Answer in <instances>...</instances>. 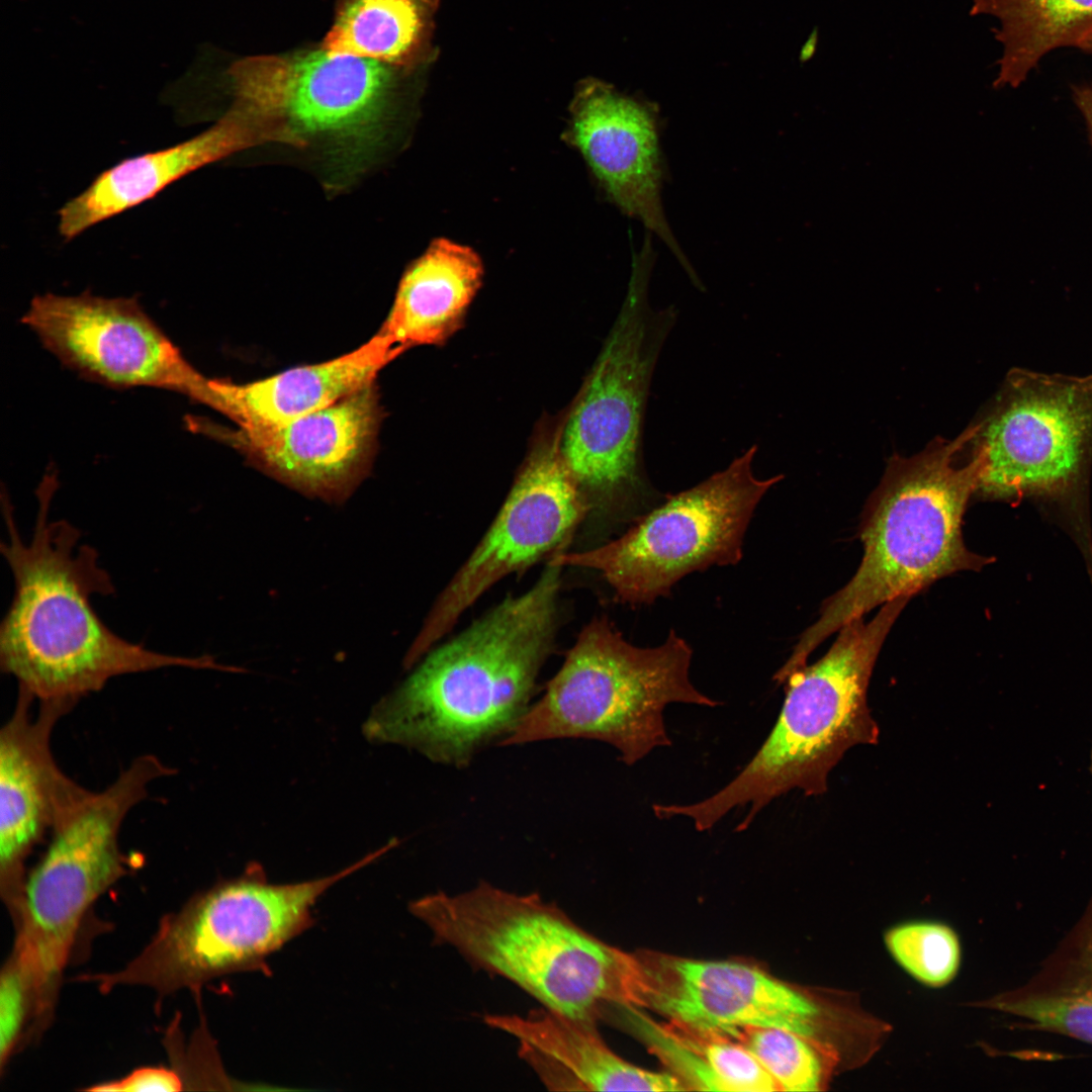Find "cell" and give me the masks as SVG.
<instances>
[{
    "instance_id": "6da1fadb",
    "label": "cell",
    "mask_w": 1092,
    "mask_h": 1092,
    "mask_svg": "<svg viewBox=\"0 0 1092 1092\" xmlns=\"http://www.w3.org/2000/svg\"><path fill=\"white\" fill-rule=\"evenodd\" d=\"M57 488L47 475L37 489L32 535L23 540L9 497L2 494L7 532L0 550L13 577L11 604L0 625V667L36 702L76 706L114 677L168 667L230 668L211 656L152 650L120 637L100 619L91 600L115 587L98 552L80 544L81 531L50 518Z\"/></svg>"
},
{
    "instance_id": "7a4b0ae2",
    "label": "cell",
    "mask_w": 1092,
    "mask_h": 1092,
    "mask_svg": "<svg viewBox=\"0 0 1092 1092\" xmlns=\"http://www.w3.org/2000/svg\"><path fill=\"white\" fill-rule=\"evenodd\" d=\"M562 566L548 562L525 593L509 597L433 647L365 725L374 740L462 766L510 735L530 708L554 640Z\"/></svg>"
},
{
    "instance_id": "3957f363",
    "label": "cell",
    "mask_w": 1092,
    "mask_h": 1092,
    "mask_svg": "<svg viewBox=\"0 0 1092 1092\" xmlns=\"http://www.w3.org/2000/svg\"><path fill=\"white\" fill-rule=\"evenodd\" d=\"M976 430L975 424L953 440L936 438L920 453L889 460L864 512L857 571L824 602L819 619L775 673L777 680L785 681L805 666L824 639L872 609L911 598L941 577L979 570L993 560L971 552L962 532L982 468L974 446L963 461Z\"/></svg>"
},
{
    "instance_id": "277c9868",
    "label": "cell",
    "mask_w": 1092,
    "mask_h": 1092,
    "mask_svg": "<svg viewBox=\"0 0 1092 1092\" xmlns=\"http://www.w3.org/2000/svg\"><path fill=\"white\" fill-rule=\"evenodd\" d=\"M909 599L884 604L869 622L860 617L843 625L823 657L787 678L776 725L733 781L694 804H656V816H685L705 831L733 808L749 805L736 828L743 831L764 806L793 789L807 796L825 793L830 770L848 749L878 741L868 687L882 645Z\"/></svg>"
},
{
    "instance_id": "5b68a950",
    "label": "cell",
    "mask_w": 1092,
    "mask_h": 1092,
    "mask_svg": "<svg viewBox=\"0 0 1092 1092\" xmlns=\"http://www.w3.org/2000/svg\"><path fill=\"white\" fill-rule=\"evenodd\" d=\"M410 909L437 942L514 982L549 1010L595 1023L602 1007L621 1003L625 952L535 894L480 883L460 894L427 895Z\"/></svg>"
},
{
    "instance_id": "8992f818",
    "label": "cell",
    "mask_w": 1092,
    "mask_h": 1092,
    "mask_svg": "<svg viewBox=\"0 0 1092 1092\" xmlns=\"http://www.w3.org/2000/svg\"><path fill=\"white\" fill-rule=\"evenodd\" d=\"M692 654L673 630L661 645L642 648L626 641L607 618H597L582 629L542 698L500 743L596 739L616 747L632 765L653 748L671 744L666 705H719L691 682Z\"/></svg>"
},
{
    "instance_id": "52a82bcc",
    "label": "cell",
    "mask_w": 1092,
    "mask_h": 1092,
    "mask_svg": "<svg viewBox=\"0 0 1092 1092\" xmlns=\"http://www.w3.org/2000/svg\"><path fill=\"white\" fill-rule=\"evenodd\" d=\"M383 846L332 876L271 884L259 868L216 885L163 922L153 941L102 986L139 984L171 991L258 970L312 923L311 908L334 884L374 861Z\"/></svg>"
},
{
    "instance_id": "ba28073f",
    "label": "cell",
    "mask_w": 1092,
    "mask_h": 1092,
    "mask_svg": "<svg viewBox=\"0 0 1092 1092\" xmlns=\"http://www.w3.org/2000/svg\"><path fill=\"white\" fill-rule=\"evenodd\" d=\"M175 771L154 754L140 755L52 832L16 907L13 954L37 987L59 986L86 911L124 874L118 835L126 815L154 781Z\"/></svg>"
},
{
    "instance_id": "9c48e42d",
    "label": "cell",
    "mask_w": 1092,
    "mask_h": 1092,
    "mask_svg": "<svg viewBox=\"0 0 1092 1092\" xmlns=\"http://www.w3.org/2000/svg\"><path fill=\"white\" fill-rule=\"evenodd\" d=\"M751 446L725 469L668 497L619 538L581 552H559L549 561L596 570L630 605L651 604L694 571L735 565L754 510L783 477L757 478Z\"/></svg>"
},
{
    "instance_id": "30bf717a",
    "label": "cell",
    "mask_w": 1092,
    "mask_h": 1092,
    "mask_svg": "<svg viewBox=\"0 0 1092 1092\" xmlns=\"http://www.w3.org/2000/svg\"><path fill=\"white\" fill-rule=\"evenodd\" d=\"M654 263L650 238L634 254L627 296L618 320L564 428L560 454L580 485L614 493L641 479L643 416L651 375L667 332L670 309L648 301Z\"/></svg>"
},
{
    "instance_id": "8fae6325",
    "label": "cell",
    "mask_w": 1092,
    "mask_h": 1092,
    "mask_svg": "<svg viewBox=\"0 0 1092 1092\" xmlns=\"http://www.w3.org/2000/svg\"><path fill=\"white\" fill-rule=\"evenodd\" d=\"M976 425V492L999 499L1064 492L1092 453V376L1013 370Z\"/></svg>"
},
{
    "instance_id": "7c38bea8",
    "label": "cell",
    "mask_w": 1092,
    "mask_h": 1092,
    "mask_svg": "<svg viewBox=\"0 0 1092 1092\" xmlns=\"http://www.w3.org/2000/svg\"><path fill=\"white\" fill-rule=\"evenodd\" d=\"M236 107L273 142L352 145L370 139L386 106L391 75L378 61L323 49L252 57L230 71Z\"/></svg>"
},
{
    "instance_id": "4fadbf2b",
    "label": "cell",
    "mask_w": 1092,
    "mask_h": 1092,
    "mask_svg": "<svg viewBox=\"0 0 1092 1092\" xmlns=\"http://www.w3.org/2000/svg\"><path fill=\"white\" fill-rule=\"evenodd\" d=\"M587 506L560 451L544 448L520 472L502 509L437 599L404 665L428 653L463 613L506 576L562 552Z\"/></svg>"
},
{
    "instance_id": "5bb4252c",
    "label": "cell",
    "mask_w": 1092,
    "mask_h": 1092,
    "mask_svg": "<svg viewBox=\"0 0 1092 1092\" xmlns=\"http://www.w3.org/2000/svg\"><path fill=\"white\" fill-rule=\"evenodd\" d=\"M21 322L66 367L113 388L155 387L203 403L196 370L136 297L36 295Z\"/></svg>"
},
{
    "instance_id": "9a60e30c",
    "label": "cell",
    "mask_w": 1092,
    "mask_h": 1092,
    "mask_svg": "<svg viewBox=\"0 0 1092 1092\" xmlns=\"http://www.w3.org/2000/svg\"><path fill=\"white\" fill-rule=\"evenodd\" d=\"M620 1005L648 1008L704 1029L772 1026L823 1041L816 1001L737 962L626 952Z\"/></svg>"
},
{
    "instance_id": "2e32d148",
    "label": "cell",
    "mask_w": 1092,
    "mask_h": 1092,
    "mask_svg": "<svg viewBox=\"0 0 1092 1092\" xmlns=\"http://www.w3.org/2000/svg\"><path fill=\"white\" fill-rule=\"evenodd\" d=\"M18 691L13 712L0 731V884L17 906L28 855L92 795L66 776L52 752V733L75 705L38 702Z\"/></svg>"
},
{
    "instance_id": "e0dca14e",
    "label": "cell",
    "mask_w": 1092,
    "mask_h": 1092,
    "mask_svg": "<svg viewBox=\"0 0 1092 1092\" xmlns=\"http://www.w3.org/2000/svg\"><path fill=\"white\" fill-rule=\"evenodd\" d=\"M373 382L286 424L206 429L276 479L327 500H341L371 461L381 416Z\"/></svg>"
},
{
    "instance_id": "ac0fdd59",
    "label": "cell",
    "mask_w": 1092,
    "mask_h": 1092,
    "mask_svg": "<svg viewBox=\"0 0 1092 1092\" xmlns=\"http://www.w3.org/2000/svg\"><path fill=\"white\" fill-rule=\"evenodd\" d=\"M568 138L611 201L663 241L698 282L662 205L664 168L656 106L592 82L574 100Z\"/></svg>"
},
{
    "instance_id": "d6986e66",
    "label": "cell",
    "mask_w": 1092,
    "mask_h": 1092,
    "mask_svg": "<svg viewBox=\"0 0 1092 1092\" xmlns=\"http://www.w3.org/2000/svg\"><path fill=\"white\" fill-rule=\"evenodd\" d=\"M270 142L264 129L234 107L214 125L175 146L125 159L103 171L59 211L70 241L87 229L159 194L183 176L239 151Z\"/></svg>"
},
{
    "instance_id": "ffe728a7",
    "label": "cell",
    "mask_w": 1092,
    "mask_h": 1092,
    "mask_svg": "<svg viewBox=\"0 0 1092 1092\" xmlns=\"http://www.w3.org/2000/svg\"><path fill=\"white\" fill-rule=\"evenodd\" d=\"M484 1022L518 1040L520 1057L549 1090H686L672 1073L644 1070L617 1056L595 1023L547 1008L527 1016L488 1014Z\"/></svg>"
},
{
    "instance_id": "44dd1931",
    "label": "cell",
    "mask_w": 1092,
    "mask_h": 1092,
    "mask_svg": "<svg viewBox=\"0 0 1092 1092\" xmlns=\"http://www.w3.org/2000/svg\"><path fill=\"white\" fill-rule=\"evenodd\" d=\"M402 352L377 333L350 353L247 383L208 378L204 404L240 428L286 424L364 385Z\"/></svg>"
},
{
    "instance_id": "7402d4cb",
    "label": "cell",
    "mask_w": 1092,
    "mask_h": 1092,
    "mask_svg": "<svg viewBox=\"0 0 1092 1092\" xmlns=\"http://www.w3.org/2000/svg\"><path fill=\"white\" fill-rule=\"evenodd\" d=\"M470 248L438 239L405 270L377 334L402 353L441 345L461 328L482 278Z\"/></svg>"
},
{
    "instance_id": "603a6c76",
    "label": "cell",
    "mask_w": 1092,
    "mask_h": 1092,
    "mask_svg": "<svg viewBox=\"0 0 1092 1092\" xmlns=\"http://www.w3.org/2000/svg\"><path fill=\"white\" fill-rule=\"evenodd\" d=\"M1027 1029L1092 1045V893L1083 911L1022 984L977 1004Z\"/></svg>"
},
{
    "instance_id": "cb8c5ba5",
    "label": "cell",
    "mask_w": 1092,
    "mask_h": 1092,
    "mask_svg": "<svg viewBox=\"0 0 1092 1092\" xmlns=\"http://www.w3.org/2000/svg\"><path fill=\"white\" fill-rule=\"evenodd\" d=\"M970 14L995 18L1002 53L994 87H1017L1048 53L1077 47L1092 25V0H974Z\"/></svg>"
},
{
    "instance_id": "d4e9b609",
    "label": "cell",
    "mask_w": 1092,
    "mask_h": 1092,
    "mask_svg": "<svg viewBox=\"0 0 1092 1092\" xmlns=\"http://www.w3.org/2000/svg\"><path fill=\"white\" fill-rule=\"evenodd\" d=\"M435 0H347L323 49L380 63H404L429 32Z\"/></svg>"
},
{
    "instance_id": "484cf974",
    "label": "cell",
    "mask_w": 1092,
    "mask_h": 1092,
    "mask_svg": "<svg viewBox=\"0 0 1092 1092\" xmlns=\"http://www.w3.org/2000/svg\"><path fill=\"white\" fill-rule=\"evenodd\" d=\"M733 1038L760 1063L779 1091L823 1089L837 1061L829 1043L772 1026H745L720 1031Z\"/></svg>"
},
{
    "instance_id": "4316f807",
    "label": "cell",
    "mask_w": 1092,
    "mask_h": 1092,
    "mask_svg": "<svg viewBox=\"0 0 1092 1092\" xmlns=\"http://www.w3.org/2000/svg\"><path fill=\"white\" fill-rule=\"evenodd\" d=\"M885 942L895 961L924 985L944 986L958 972L960 942L947 925L936 922L900 924L886 933Z\"/></svg>"
},
{
    "instance_id": "83f0119b",
    "label": "cell",
    "mask_w": 1092,
    "mask_h": 1092,
    "mask_svg": "<svg viewBox=\"0 0 1092 1092\" xmlns=\"http://www.w3.org/2000/svg\"><path fill=\"white\" fill-rule=\"evenodd\" d=\"M668 1024L702 1056L725 1091H779L760 1063L733 1038L718 1030L674 1021Z\"/></svg>"
},
{
    "instance_id": "f1b7e54d",
    "label": "cell",
    "mask_w": 1092,
    "mask_h": 1092,
    "mask_svg": "<svg viewBox=\"0 0 1092 1092\" xmlns=\"http://www.w3.org/2000/svg\"><path fill=\"white\" fill-rule=\"evenodd\" d=\"M629 1027L685 1085L687 1089L725 1091L702 1056L671 1027L658 1024L631 1005H618Z\"/></svg>"
},
{
    "instance_id": "f546056e",
    "label": "cell",
    "mask_w": 1092,
    "mask_h": 1092,
    "mask_svg": "<svg viewBox=\"0 0 1092 1092\" xmlns=\"http://www.w3.org/2000/svg\"><path fill=\"white\" fill-rule=\"evenodd\" d=\"M28 1013L31 1014L28 986L17 966L9 960L2 972L0 984V1054L2 1065L12 1053Z\"/></svg>"
},
{
    "instance_id": "4dcf8cb0",
    "label": "cell",
    "mask_w": 1092,
    "mask_h": 1092,
    "mask_svg": "<svg viewBox=\"0 0 1092 1092\" xmlns=\"http://www.w3.org/2000/svg\"><path fill=\"white\" fill-rule=\"evenodd\" d=\"M181 1089L180 1077L166 1068H141L122 1079L90 1088L101 1092H173Z\"/></svg>"
},
{
    "instance_id": "1f68e13d",
    "label": "cell",
    "mask_w": 1092,
    "mask_h": 1092,
    "mask_svg": "<svg viewBox=\"0 0 1092 1092\" xmlns=\"http://www.w3.org/2000/svg\"><path fill=\"white\" fill-rule=\"evenodd\" d=\"M1073 99L1085 120L1089 140L1092 144V85L1085 84L1074 87Z\"/></svg>"
},
{
    "instance_id": "d6a6232c",
    "label": "cell",
    "mask_w": 1092,
    "mask_h": 1092,
    "mask_svg": "<svg viewBox=\"0 0 1092 1092\" xmlns=\"http://www.w3.org/2000/svg\"><path fill=\"white\" fill-rule=\"evenodd\" d=\"M1076 48L1086 53L1092 54V25L1082 35Z\"/></svg>"
},
{
    "instance_id": "836d02e7",
    "label": "cell",
    "mask_w": 1092,
    "mask_h": 1092,
    "mask_svg": "<svg viewBox=\"0 0 1092 1092\" xmlns=\"http://www.w3.org/2000/svg\"><path fill=\"white\" fill-rule=\"evenodd\" d=\"M1091 769H1092V756H1091Z\"/></svg>"
}]
</instances>
